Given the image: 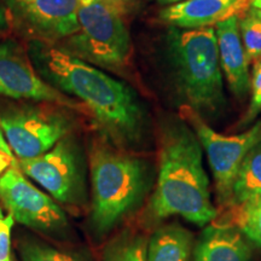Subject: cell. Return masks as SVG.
Masks as SVG:
<instances>
[{
  "label": "cell",
  "instance_id": "obj_26",
  "mask_svg": "<svg viewBox=\"0 0 261 261\" xmlns=\"http://www.w3.org/2000/svg\"><path fill=\"white\" fill-rule=\"evenodd\" d=\"M160 4L162 5H173V4H178V3L185 2V0H158Z\"/></svg>",
  "mask_w": 261,
  "mask_h": 261
},
{
  "label": "cell",
  "instance_id": "obj_29",
  "mask_svg": "<svg viewBox=\"0 0 261 261\" xmlns=\"http://www.w3.org/2000/svg\"><path fill=\"white\" fill-rule=\"evenodd\" d=\"M253 9V11H254V14H255L257 17H260L261 18V10H257V9H254V8H252Z\"/></svg>",
  "mask_w": 261,
  "mask_h": 261
},
{
  "label": "cell",
  "instance_id": "obj_24",
  "mask_svg": "<svg viewBox=\"0 0 261 261\" xmlns=\"http://www.w3.org/2000/svg\"><path fill=\"white\" fill-rule=\"evenodd\" d=\"M10 27V19L9 12L6 11L4 5L0 3V33L6 32Z\"/></svg>",
  "mask_w": 261,
  "mask_h": 261
},
{
  "label": "cell",
  "instance_id": "obj_16",
  "mask_svg": "<svg viewBox=\"0 0 261 261\" xmlns=\"http://www.w3.org/2000/svg\"><path fill=\"white\" fill-rule=\"evenodd\" d=\"M261 195V140L248 151L233 181L231 203L241 205Z\"/></svg>",
  "mask_w": 261,
  "mask_h": 261
},
{
  "label": "cell",
  "instance_id": "obj_12",
  "mask_svg": "<svg viewBox=\"0 0 261 261\" xmlns=\"http://www.w3.org/2000/svg\"><path fill=\"white\" fill-rule=\"evenodd\" d=\"M252 8V0H185L166 6L160 19L173 28L203 29L241 16Z\"/></svg>",
  "mask_w": 261,
  "mask_h": 261
},
{
  "label": "cell",
  "instance_id": "obj_19",
  "mask_svg": "<svg viewBox=\"0 0 261 261\" xmlns=\"http://www.w3.org/2000/svg\"><path fill=\"white\" fill-rule=\"evenodd\" d=\"M104 261H146V246L140 237H126L108 250Z\"/></svg>",
  "mask_w": 261,
  "mask_h": 261
},
{
  "label": "cell",
  "instance_id": "obj_28",
  "mask_svg": "<svg viewBox=\"0 0 261 261\" xmlns=\"http://www.w3.org/2000/svg\"><path fill=\"white\" fill-rule=\"evenodd\" d=\"M113 2H119V3H126V4H130V3L136 2V0H113Z\"/></svg>",
  "mask_w": 261,
  "mask_h": 261
},
{
  "label": "cell",
  "instance_id": "obj_2",
  "mask_svg": "<svg viewBox=\"0 0 261 261\" xmlns=\"http://www.w3.org/2000/svg\"><path fill=\"white\" fill-rule=\"evenodd\" d=\"M151 213L156 218L179 215L197 226L217 217L202 165L201 143L185 121L173 123L163 135Z\"/></svg>",
  "mask_w": 261,
  "mask_h": 261
},
{
  "label": "cell",
  "instance_id": "obj_8",
  "mask_svg": "<svg viewBox=\"0 0 261 261\" xmlns=\"http://www.w3.org/2000/svg\"><path fill=\"white\" fill-rule=\"evenodd\" d=\"M18 168L62 203H75L83 196L81 158L76 145L67 137L42 155L18 160Z\"/></svg>",
  "mask_w": 261,
  "mask_h": 261
},
{
  "label": "cell",
  "instance_id": "obj_7",
  "mask_svg": "<svg viewBox=\"0 0 261 261\" xmlns=\"http://www.w3.org/2000/svg\"><path fill=\"white\" fill-rule=\"evenodd\" d=\"M0 128L12 154L33 159L54 148L70 129L68 119L41 107H10L0 112Z\"/></svg>",
  "mask_w": 261,
  "mask_h": 261
},
{
  "label": "cell",
  "instance_id": "obj_27",
  "mask_svg": "<svg viewBox=\"0 0 261 261\" xmlns=\"http://www.w3.org/2000/svg\"><path fill=\"white\" fill-rule=\"evenodd\" d=\"M252 8L261 10V0H252Z\"/></svg>",
  "mask_w": 261,
  "mask_h": 261
},
{
  "label": "cell",
  "instance_id": "obj_21",
  "mask_svg": "<svg viewBox=\"0 0 261 261\" xmlns=\"http://www.w3.org/2000/svg\"><path fill=\"white\" fill-rule=\"evenodd\" d=\"M250 90L252 99L242 120L243 125L250 123L261 113V58L253 62V70L250 75Z\"/></svg>",
  "mask_w": 261,
  "mask_h": 261
},
{
  "label": "cell",
  "instance_id": "obj_14",
  "mask_svg": "<svg viewBox=\"0 0 261 261\" xmlns=\"http://www.w3.org/2000/svg\"><path fill=\"white\" fill-rule=\"evenodd\" d=\"M194 261H252V250L238 227L211 225L196 243Z\"/></svg>",
  "mask_w": 261,
  "mask_h": 261
},
{
  "label": "cell",
  "instance_id": "obj_22",
  "mask_svg": "<svg viewBox=\"0 0 261 261\" xmlns=\"http://www.w3.org/2000/svg\"><path fill=\"white\" fill-rule=\"evenodd\" d=\"M14 221L12 215H5L0 207V261H12L11 231Z\"/></svg>",
  "mask_w": 261,
  "mask_h": 261
},
{
  "label": "cell",
  "instance_id": "obj_13",
  "mask_svg": "<svg viewBox=\"0 0 261 261\" xmlns=\"http://www.w3.org/2000/svg\"><path fill=\"white\" fill-rule=\"evenodd\" d=\"M240 17L234 16L215 25L221 70L224 71L231 92L242 98L250 90L249 60L241 39Z\"/></svg>",
  "mask_w": 261,
  "mask_h": 261
},
{
  "label": "cell",
  "instance_id": "obj_15",
  "mask_svg": "<svg viewBox=\"0 0 261 261\" xmlns=\"http://www.w3.org/2000/svg\"><path fill=\"white\" fill-rule=\"evenodd\" d=\"M192 236L180 225H166L150 238L146 261H190Z\"/></svg>",
  "mask_w": 261,
  "mask_h": 261
},
{
  "label": "cell",
  "instance_id": "obj_20",
  "mask_svg": "<svg viewBox=\"0 0 261 261\" xmlns=\"http://www.w3.org/2000/svg\"><path fill=\"white\" fill-rule=\"evenodd\" d=\"M21 256L23 261H81L70 254L38 242H24L22 244Z\"/></svg>",
  "mask_w": 261,
  "mask_h": 261
},
{
  "label": "cell",
  "instance_id": "obj_4",
  "mask_svg": "<svg viewBox=\"0 0 261 261\" xmlns=\"http://www.w3.org/2000/svg\"><path fill=\"white\" fill-rule=\"evenodd\" d=\"M92 184V224L106 233L142 200L148 187L146 165L135 156L104 143H96L90 152Z\"/></svg>",
  "mask_w": 261,
  "mask_h": 261
},
{
  "label": "cell",
  "instance_id": "obj_23",
  "mask_svg": "<svg viewBox=\"0 0 261 261\" xmlns=\"http://www.w3.org/2000/svg\"><path fill=\"white\" fill-rule=\"evenodd\" d=\"M18 161L16 160L15 155L8 154L4 150L0 149V175L4 173L6 169L11 167V166H17Z\"/></svg>",
  "mask_w": 261,
  "mask_h": 261
},
{
  "label": "cell",
  "instance_id": "obj_18",
  "mask_svg": "<svg viewBox=\"0 0 261 261\" xmlns=\"http://www.w3.org/2000/svg\"><path fill=\"white\" fill-rule=\"evenodd\" d=\"M237 224L244 236L261 247V195L240 205Z\"/></svg>",
  "mask_w": 261,
  "mask_h": 261
},
{
  "label": "cell",
  "instance_id": "obj_25",
  "mask_svg": "<svg viewBox=\"0 0 261 261\" xmlns=\"http://www.w3.org/2000/svg\"><path fill=\"white\" fill-rule=\"evenodd\" d=\"M0 149L4 150V151L8 152V154L14 155V154H12L11 149H10V146H9V144H8V142H6L5 136H4V133H3L2 128H0Z\"/></svg>",
  "mask_w": 261,
  "mask_h": 261
},
{
  "label": "cell",
  "instance_id": "obj_3",
  "mask_svg": "<svg viewBox=\"0 0 261 261\" xmlns=\"http://www.w3.org/2000/svg\"><path fill=\"white\" fill-rule=\"evenodd\" d=\"M167 38L179 90L188 106L198 114L223 109L226 100L214 27H171Z\"/></svg>",
  "mask_w": 261,
  "mask_h": 261
},
{
  "label": "cell",
  "instance_id": "obj_11",
  "mask_svg": "<svg viewBox=\"0 0 261 261\" xmlns=\"http://www.w3.org/2000/svg\"><path fill=\"white\" fill-rule=\"evenodd\" d=\"M4 4L37 40L54 44L71 37L79 28L81 0H4Z\"/></svg>",
  "mask_w": 261,
  "mask_h": 261
},
{
  "label": "cell",
  "instance_id": "obj_9",
  "mask_svg": "<svg viewBox=\"0 0 261 261\" xmlns=\"http://www.w3.org/2000/svg\"><path fill=\"white\" fill-rule=\"evenodd\" d=\"M0 201L15 221L34 230L56 232L68 225L60 205L34 187L18 165L0 175Z\"/></svg>",
  "mask_w": 261,
  "mask_h": 261
},
{
  "label": "cell",
  "instance_id": "obj_5",
  "mask_svg": "<svg viewBox=\"0 0 261 261\" xmlns=\"http://www.w3.org/2000/svg\"><path fill=\"white\" fill-rule=\"evenodd\" d=\"M130 4L113 0H81L79 28L63 47L92 65L119 69L128 63L132 42L126 15Z\"/></svg>",
  "mask_w": 261,
  "mask_h": 261
},
{
  "label": "cell",
  "instance_id": "obj_17",
  "mask_svg": "<svg viewBox=\"0 0 261 261\" xmlns=\"http://www.w3.org/2000/svg\"><path fill=\"white\" fill-rule=\"evenodd\" d=\"M241 39L249 62L261 58V18L250 8L238 21Z\"/></svg>",
  "mask_w": 261,
  "mask_h": 261
},
{
  "label": "cell",
  "instance_id": "obj_10",
  "mask_svg": "<svg viewBox=\"0 0 261 261\" xmlns=\"http://www.w3.org/2000/svg\"><path fill=\"white\" fill-rule=\"evenodd\" d=\"M0 96L55 103L76 110L81 106L42 79L31 57L15 40L0 42Z\"/></svg>",
  "mask_w": 261,
  "mask_h": 261
},
{
  "label": "cell",
  "instance_id": "obj_1",
  "mask_svg": "<svg viewBox=\"0 0 261 261\" xmlns=\"http://www.w3.org/2000/svg\"><path fill=\"white\" fill-rule=\"evenodd\" d=\"M28 54L42 79L76 98L108 138L121 145L138 142L144 114L127 85L50 42L32 41Z\"/></svg>",
  "mask_w": 261,
  "mask_h": 261
},
{
  "label": "cell",
  "instance_id": "obj_6",
  "mask_svg": "<svg viewBox=\"0 0 261 261\" xmlns=\"http://www.w3.org/2000/svg\"><path fill=\"white\" fill-rule=\"evenodd\" d=\"M180 115L190 125L204 149L213 172L215 189L220 203L230 202L233 181L243 159L250 149L261 140V121L237 136H224L203 121L201 114L191 107L182 106Z\"/></svg>",
  "mask_w": 261,
  "mask_h": 261
}]
</instances>
